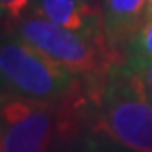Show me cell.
I'll list each match as a JSON object with an SVG mask.
<instances>
[{"label": "cell", "instance_id": "obj_2", "mask_svg": "<svg viewBox=\"0 0 152 152\" xmlns=\"http://www.w3.org/2000/svg\"><path fill=\"white\" fill-rule=\"evenodd\" d=\"M77 86V75L48 59L17 33L0 37V95L61 103Z\"/></svg>", "mask_w": 152, "mask_h": 152}, {"label": "cell", "instance_id": "obj_10", "mask_svg": "<svg viewBox=\"0 0 152 152\" xmlns=\"http://www.w3.org/2000/svg\"><path fill=\"white\" fill-rule=\"evenodd\" d=\"M35 0H0V13L9 22H15L20 17L31 11Z\"/></svg>", "mask_w": 152, "mask_h": 152}, {"label": "cell", "instance_id": "obj_9", "mask_svg": "<svg viewBox=\"0 0 152 152\" xmlns=\"http://www.w3.org/2000/svg\"><path fill=\"white\" fill-rule=\"evenodd\" d=\"M126 68L132 72L134 79L139 86V90L143 92V95L152 103V59L130 62V64H126Z\"/></svg>", "mask_w": 152, "mask_h": 152}, {"label": "cell", "instance_id": "obj_7", "mask_svg": "<svg viewBox=\"0 0 152 152\" xmlns=\"http://www.w3.org/2000/svg\"><path fill=\"white\" fill-rule=\"evenodd\" d=\"M123 53L126 64L152 59V18L145 20L143 26L132 35V39L126 42Z\"/></svg>", "mask_w": 152, "mask_h": 152}, {"label": "cell", "instance_id": "obj_13", "mask_svg": "<svg viewBox=\"0 0 152 152\" xmlns=\"http://www.w3.org/2000/svg\"><path fill=\"white\" fill-rule=\"evenodd\" d=\"M0 152H2V148H0Z\"/></svg>", "mask_w": 152, "mask_h": 152}, {"label": "cell", "instance_id": "obj_11", "mask_svg": "<svg viewBox=\"0 0 152 152\" xmlns=\"http://www.w3.org/2000/svg\"><path fill=\"white\" fill-rule=\"evenodd\" d=\"M148 18H152V0L148 2V9H147V20Z\"/></svg>", "mask_w": 152, "mask_h": 152}, {"label": "cell", "instance_id": "obj_8", "mask_svg": "<svg viewBox=\"0 0 152 152\" xmlns=\"http://www.w3.org/2000/svg\"><path fill=\"white\" fill-rule=\"evenodd\" d=\"M73 152H134V150H128L121 145L114 143V141H110L104 136L92 132V136H84L75 145Z\"/></svg>", "mask_w": 152, "mask_h": 152}, {"label": "cell", "instance_id": "obj_12", "mask_svg": "<svg viewBox=\"0 0 152 152\" xmlns=\"http://www.w3.org/2000/svg\"><path fill=\"white\" fill-rule=\"evenodd\" d=\"M0 17H2V13H0Z\"/></svg>", "mask_w": 152, "mask_h": 152}, {"label": "cell", "instance_id": "obj_14", "mask_svg": "<svg viewBox=\"0 0 152 152\" xmlns=\"http://www.w3.org/2000/svg\"><path fill=\"white\" fill-rule=\"evenodd\" d=\"M99 2H101V0H99Z\"/></svg>", "mask_w": 152, "mask_h": 152}, {"label": "cell", "instance_id": "obj_5", "mask_svg": "<svg viewBox=\"0 0 152 152\" xmlns=\"http://www.w3.org/2000/svg\"><path fill=\"white\" fill-rule=\"evenodd\" d=\"M31 11L92 40L108 44L99 0H35ZM112 48V46H110Z\"/></svg>", "mask_w": 152, "mask_h": 152}, {"label": "cell", "instance_id": "obj_6", "mask_svg": "<svg viewBox=\"0 0 152 152\" xmlns=\"http://www.w3.org/2000/svg\"><path fill=\"white\" fill-rule=\"evenodd\" d=\"M150 0H101L106 40L114 50H125L126 42L147 20Z\"/></svg>", "mask_w": 152, "mask_h": 152}, {"label": "cell", "instance_id": "obj_1", "mask_svg": "<svg viewBox=\"0 0 152 152\" xmlns=\"http://www.w3.org/2000/svg\"><path fill=\"white\" fill-rule=\"evenodd\" d=\"M90 128L128 150L152 152V103L126 64L114 66L103 77L90 112Z\"/></svg>", "mask_w": 152, "mask_h": 152}, {"label": "cell", "instance_id": "obj_4", "mask_svg": "<svg viewBox=\"0 0 152 152\" xmlns=\"http://www.w3.org/2000/svg\"><path fill=\"white\" fill-rule=\"evenodd\" d=\"M53 103L0 95V148L2 152H50L55 139Z\"/></svg>", "mask_w": 152, "mask_h": 152}, {"label": "cell", "instance_id": "obj_3", "mask_svg": "<svg viewBox=\"0 0 152 152\" xmlns=\"http://www.w3.org/2000/svg\"><path fill=\"white\" fill-rule=\"evenodd\" d=\"M13 33L77 77L103 79L114 68L110 62L114 48L92 40L70 28L59 26L33 11L15 20Z\"/></svg>", "mask_w": 152, "mask_h": 152}]
</instances>
